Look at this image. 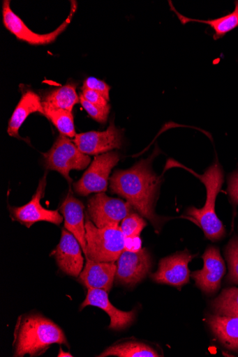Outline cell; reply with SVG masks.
Returning a JSON list of instances; mask_svg holds the SVG:
<instances>
[{
  "label": "cell",
  "instance_id": "cell-24",
  "mask_svg": "<svg viewBox=\"0 0 238 357\" xmlns=\"http://www.w3.org/2000/svg\"><path fill=\"white\" fill-rule=\"evenodd\" d=\"M45 115L56 126L61 135L75 138L76 130L72 112L65 110H45Z\"/></svg>",
  "mask_w": 238,
  "mask_h": 357
},
{
  "label": "cell",
  "instance_id": "cell-18",
  "mask_svg": "<svg viewBox=\"0 0 238 357\" xmlns=\"http://www.w3.org/2000/svg\"><path fill=\"white\" fill-rule=\"evenodd\" d=\"M40 112L45 114L43 100L39 95L32 91H27L15 108L10 119L8 133L10 137L21 139L19 130L27 117L33 114Z\"/></svg>",
  "mask_w": 238,
  "mask_h": 357
},
{
  "label": "cell",
  "instance_id": "cell-22",
  "mask_svg": "<svg viewBox=\"0 0 238 357\" xmlns=\"http://www.w3.org/2000/svg\"><path fill=\"white\" fill-rule=\"evenodd\" d=\"M235 10L232 13L218 19L209 20L188 18L179 13L173 6L172 10L184 25L194 22L207 24L211 26L215 31L214 38L217 40L223 38L228 32L238 26V1H235Z\"/></svg>",
  "mask_w": 238,
  "mask_h": 357
},
{
  "label": "cell",
  "instance_id": "cell-12",
  "mask_svg": "<svg viewBox=\"0 0 238 357\" xmlns=\"http://www.w3.org/2000/svg\"><path fill=\"white\" fill-rule=\"evenodd\" d=\"M73 142L87 155H98L121 149L123 144L121 130L113 121L105 132H90L77 135Z\"/></svg>",
  "mask_w": 238,
  "mask_h": 357
},
{
  "label": "cell",
  "instance_id": "cell-26",
  "mask_svg": "<svg viewBox=\"0 0 238 357\" xmlns=\"http://www.w3.org/2000/svg\"><path fill=\"white\" fill-rule=\"evenodd\" d=\"M225 257L229 268L227 280L238 284V237L232 238L228 244Z\"/></svg>",
  "mask_w": 238,
  "mask_h": 357
},
{
  "label": "cell",
  "instance_id": "cell-9",
  "mask_svg": "<svg viewBox=\"0 0 238 357\" xmlns=\"http://www.w3.org/2000/svg\"><path fill=\"white\" fill-rule=\"evenodd\" d=\"M117 281L124 285L133 286L149 273L152 259L145 248L137 251L125 250L117 259Z\"/></svg>",
  "mask_w": 238,
  "mask_h": 357
},
{
  "label": "cell",
  "instance_id": "cell-15",
  "mask_svg": "<svg viewBox=\"0 0 238 357\" xmlns=\"http://www.w3.org/2000/svg\"><path fill=\"white\" fill-rule=\"evenodd\" d=\"M108 291L101 289H88L85 301L80 310L87 306H94L106 312L110 317V329L122 331L131 326L133 322L137 311L124 312L116 308L110 301Z\"/></svg>",
  "mask_w": 238,
  "mask_h": 357
},
{
  "label": "cell",
  "instance_id": "cell-8",
  "mask_svg": "<svg viewBox=\"0 0 238 357\" xmlns=\"http://www.w3.org/2000/svg\"><path fill=\"white\" fill-rule=\"evenodd\" d=\"M76 6L73 7L72 12L65 20L56 30L48 34H38L29 29L11 9L10 2H3V23L6 27L13 34L18 40L25 42L31 45H47L53 43L57 38L63 33L68 26H69L71 20L76 11Z\"/></svg>",
  "mask_w": 238,
  "mask_h": 357
},
{
  "label": "cell",
  "instance_id": "cell-4",
  "mask_svg": "<svg viewBox=\"0 0 238 357\" xmlns=\"http://www.w3.org/2000/svg\"><path fill=\"white\" fill-rule=\"evenodd\" d=\"M85 229L86 259L95 262H115L126 250V238L119 226L98 229L87 218Z\"/></svg>",
  "mask_w": 238,
  "mask_h": 357
},
{
  "label": "cell",
  "instance_id": "cell-29",
  "mask_svg": "<svg viewBox=\"0 0 238 357\" xmlns=\"http://www.w3.org/2000/svg\"><path fill=\"white\" fill-rule=\"evenodd\" d=\"M82 89V96L89 102L101 107H106L109 106L108 101L103 96H101L100 93L93 90L87 89Z\"/></svg>",
  "mask_w": 238,
  "mask_h": 357
},
{
  "label": "cell",
  "instance_id": "cell-13",
  "mask_svg": "<svg viewBox=\"0 0 238 357\" xmlns=\"http://www.w3.org/2000/svg\"><path fill=\"white\" fill-rule=\"evenodd\" d=\"M193 256L187 250L163 258L158 271L151 275L158 283L181 287L189 282L188 264Z\"/></svg>",
  "mask_w": 238,
  "mask_h": 357
},
{
  "label": "cell",
  "instance_id": "cell-21",
  "mask_svg": "<svg viewBox=\"0 0 238 357\" xmlns=\"http://www.w3.org/2000/svg\"><path fill=\"white\" fill-rule=\"evenodd\" d=\"M115 356L119 357H159L162 356L152 347L141 342L128 341L115 344L98 356Z\"/></svg>",
  "mask_w": 238,
  "mask_h": 357
},
{
  "label": "cell",
  "instance_id": "cell-7",
  "mask_svg": "<svg viewBox=\"0 0 238 357\" xmlns=\"http://www.w3.org/2000/svg\"><path fill=\"white\" fill-rule=\"evenodd\" d=\"M89 215L98 229L119 226L120 222L133 213V207L127 202L111 198L104 192L94 195L89 200Z\"/></svg>",
  "mask_w": 238,
  "mask_h": 357
},
{
  "label": "cell",
  "instance_id": "cell-6",
  "mask_svg": "<svg viewBox=\"0 0 238 357\" xmlns=\"http://www.w3.org/2000/svg\"><path fill=\"white\" fill-rule=\"evenodd\" d=\"M120 160L117 152H108L98 155L82 178L74 184V188L80 196L103 192L107 190L110 175Z\"/></svg>",
  "mask_w": 238,
  "mask_h": 357
},
{
  "label": "cell",
  "instance_id": "cell-20",
  "mask_svg": "<svg viewBox=\"0 0 238 357\" xmlns=\"http://www.w3.org/2000/svg\"><path fill=\"white\" fill-rule=\"evenodd\" d=\"M76 88L77 84L69 83L50 92L43 100L44 112L65 110L73 112L74 107L80 102Z\"/></svg>",
  "mask_w": 238,
  "mask_h": 357
},
{
  "label": "cell",
  "instance_id": "cell-1",
  "mask_svg": "<svg viewBox=\"0 0 238 357\" xmlns=\"http://www.w3.org/2000/svg\"><path fill=\"white\" fill-rule=\"evenodd\" d=\"M156 154L157 149L149 158L140 160L129 169L115 172L110 178V189L112 192L124 198L159 231L163 220L156 214L154 206L161 179L152 169Z\"/></svg>",
  "mask_w": 238,
  "mask_h": 357
},
{
  "label": "cell",
  "instance_id": "cell-25",
  "mask_svg": "<svg viewBox=\"0 0 238 357\" xmlns=\"http://www.w3.org/2000/svg\"><path fill=\"white\" fill-rule=\"evenodd\" d=\"M147 225L139 214L132 213L122 220L120 228L126 239L135 238H140Z\"/></svg>",
  "mask_w": 238,
  "mask_h": 357
},
{
  "label": "cell",
  "instance_id": "cell-23",
  "mask_svg": "<svg viewBox=\"0 0 238 357\" xmlns=\"http://www.w3.org/2000/svg\"><path fill=\"white\" fill-rule=\"evenodd\" d=\"M211 307L215 314L238 317V288L223 289L212 302Z\"/></svg>",
  "mask_w": 238,
  "mask_h": 357
},
{
  "label": "cell",
  "instance_id": "cell-28",
  "mask_svg": "<svg viewBox=\"0 0 238 357\" xmlns=\"http://www.w3.org/2000/svg\"><path fill=\"white\" fill-rule=\"evenodd\" d=\"M82 89L95 91L101 96H103L108 102L110 101V91L111 87L104 81L99 80L92 77H88L84 81Z\"/></svg>",
  "mask_w": 238,
  "mask_h": 357
},
{
  "label": "cell",
  "instance_id": "cell-5",
  "mask_svg": "<svg viewBox=\"0 0 238 357\" xmlns=\"http://www.w3.org/2000/svg\"><path fill=\"white\" fill-rule=\"evenodd\" d=\"M45 167L62 175L70 184L72 170H84L90 164L91 158L83 153L75 144L60 135L52 149L44 154Z\"/></svg>",
  "mask_w": 238,
  "mask_h": 357
},
{
  "label": "cell",
  "instance_id": "cell-3",
  "mask_svg": "<svg viewBox=\"0 0 238 357\" xmlns=\"http://www.w3.org/2000/svg\"><path fill=\"white\" fill-rule=\"evenodd\" d=\"M191 172L205 185L207 197L205 206L201 209L192 207L188 209L187 215L193 218L209 240H221L225 235V231L216 213V201L224 181L223 169L216 161L202 175Z\"/></svg>",
  "mask_w": 238,
  "mask_h": 357
},
{
  "label": "cell",
  "instance_id": "cell-16",
  "mask_svg": "<svg viewBox=\"0 0 238 357\" xmlns=\"http://www.w3.org/2000/svg\"><path fill=\"white\" fill-rule=\"evenodd\" d=\"M117 266L114 262H95L87 259L84 270L79 279L89 289H101L107 291L111 290L116 276Z\"/></svg>",
  "mask_w": 238,
  "mask_h": 357
},
{
  "label": "cell",
  "instance_id": "cell-19",
  "mask_svg": "<svg viewBox=\"0 0 238 357\" xmlns=\"http://www.w3.org/2000/svg\"><path fill=\"white\" fill-rule=\"evenodd\" d=\"M207 322L218 340L231 351L238 350V317L210 315Z\"/></svg>",
  "mask_w": 238,
  "mask_h": 357
},
{
  "label": "cell",
  "instance_id": "cell-27",
  "mask_svg": "<svg viewBox=\"0 0 238 357\" xmlns=\"http://www.w3.org/2000/svg\"><path fill=\"white\" fill-rule=\"evenodd\" d=\"M80 100L84 109L92 119L101 123L107 122L110 112V105L106 107L94 105L86 100L82 94L80 96Z\"/></svg>",
  "mask_w": 238,
  "mask_h": 357
},
{
  "label": "cell",
  "instance_id": "cell-30",
  "mask_svg": "<svg viewBox=\"0 0 238 357\" xmlns=\"http://www.w3.org/2000/svg\"><path fill=\"white\" fill-rule=\"evenodd\" d=\"M228 192L232 203L238 204V172L230 176L228 180Z\"/></svg>",
  "mask_w": 238,
  "mask_h": 357
},
{
  "label": "cell",
  "instance_id": "cell-10",
  "mask_svg": "<svg viewBox=\"0 0 238 357\" xmlns=\"http://www.w3.org/2000/svg\"><path fill=\"white\" fill-rule=\"evenodd\" d=\"M47 185V176L40 181L38 188L31 200L21 207L11 208L13 218L27 228L40 221H45L59 225L63 221V217L58 211H51L43 208L41 199L44 197Z\"/></svg>",
  "mask_w": 238,
  "mask_h": 357
},
{
  "label": "cell",
  "instance_id": "cell-14",
  "mask_svg": "<svg viewBox=\"0 0 238 357\" xmlns=\"http://www.w3.org/2000/svg\"><path fill=\"white\" fill-rule=\"evenodd\" d=\"M82 250L76 237L69 231L63 229L60 242L54 252L59 269L70 276H80L84 266Z\"/></svg>",
  "mask_w": 238,
  "mask_h": 357
},
{
  "label": "cell",
  "instance_id": "cell-2",
  "mask_svg": "<svg viewBox=\"0 0 238 357\" xmlns=\"http://www.w3.org/2000/svg\"><path fill=\"white\" fill-rule=\"evenodd\" d=\"M54 344L70 347L63 331L53 321L40 314L19 317L14 332V356H38Z\"/></svg>",
  "mask_w": 238,
  "mask_h": 357
},
{
  "label": "cell",
  "instance_id": "cell-11",
  "mask_svg": "<svg viewBox=\"0 0 238 357\" xmlns=\"http://www.w3.org/2000/svg\"><path fill=\"white\" fill-rule=\"evenodd\" d=\"M203 268L193 273L196 285L207 294H214L220 289L225 273V266L218 248L211 246L202 255Z\"/></svg>",
  "mask_w": 238,
  "mask_h": 357
},
{
  "label": "cell",
  "instance_id": "cell-17",
  "mask_svg": "<svg viewBox=\"0 0 238 357\" xmlns=\"http://www.w3.org/2000/svg\"><path fill=\"white\" fill-rule=\"evenodd\" d=\"M84 209L83 204L70 193L68 194L60 208L64 218L65 229L76 237L86 257L87 244Z\"/></svg>",
  "mask_w": 238,
  "mask_h": 357
}]
</instances>
